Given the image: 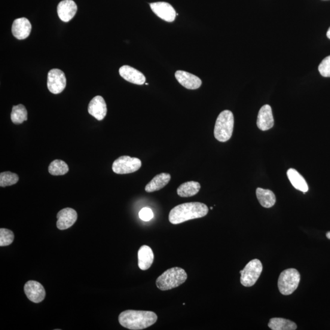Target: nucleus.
<instances>
[{
  "mask_svg": "<svg viewBox=\"0 0 330 330\" xmlns=\"http://www.w3.org/2000/svg\"><path fill=\"white\" fill-rule=\"evenodd\" d=\"M142 161L136 157L122 156L113 162V172L118 174H130L136 172L142 167Z\"/></svg>",
  "mask_w": 330,
  "mask_h": 330,
  "instance_id": "obj_7",
  "label": "nucleus"
},
{
  "mask_svg": "<svg viewBox=\"0 0 330 330\" xmlns=\"http://www.w3.org/2000/svg\"><path fill=\"white\" fill-rule=\"evenodd\" d=\"M88 112L98 121H102L105 118L107 113L106 104L102 96H97L90 101Z\"/></svg>",
  "mask_w": 330,
  "mask_h": 330,
  "instance_id": "obj_12",
  "label": "nucleus"
},
{
  "mask_svg": "<svg viewBox=\"0 0 330 330\" xmlns=\"http://www.w3.org/2000/svg\"><path fill=\"white\" fill-rule=\"evenodd\" d=\"M319 71L324 77L330 76V56L327 57L320 64Z\"/></svg>",
  "mask_w": 330,
  "mask_h": 330,
  "instance_id": "obj_28",
  "label": "nucleus"
},
{
  "mask_svg": "<svg viewBox=\"0 0 330 330\" xmlns=\"http://www.w3.org/2000/svg\"><path fill=\"white\" fill-rule=\"evenodd\" d=\"M139 267L142 270H147L151 267L154 262V255L152 250L148 246L143 245L140 247L139 253Z\"/></svg>",
  "mask_w": 330,
  "mask_h": 330,
  "instance_id": "obj_18",
  "label": "nucleus"
},
{
  "mask_svg": "<svg viewBox=\"0 0 330 330\" xmlns=\"http://www.w3.org/2000/svg\"><path fill=\"white\" fill-rule=\"evenodd\" d=\"M32 29V24L26 18H17L12 23V35L18 39L23 40L30 36Z\"/></svg>",
  "mask_w": 330,
  "mask_h": 330,
  "instance_id": "obj_15",
  "label": "nucleus"
},
{
  "mask_svg": "<svg viewBox=\"0 0 330 330\" xmlns=\"http://www.w3.org/2000/svg\"><path fill=\"white\" fill-rule=\"evenodd\" d=\"M24 291L30 301L39 304L45 297V290L41 283L36 281H29L24 284Z\"/></svg>",
  "mask_w": 330,
  "mask_h": 330,
  "instance_id": "obj_9",
  "label": "nucleus"
},
{
  "mask_svg": "<svg viewBox=\"0 0 330 330\" xmlns=\"http://www.w3.org/2000/svg\"><path fill=\"white\" fill-rule=\"evenodd\" d=\"M300 274L295 268L284 270L278 278V286L281 293L284 295L292 294L297 289Z\"/></svg>",
  "mask_w": 330,
  "mask_h": 330,
  "instance_id": "obj_5",
  "label": "nucleus"
},
{
  "mask_svg": "<svg viewBox=\"0 0 330 330\" xmlns=\"http://www.w3.org/2000/svg\"><path fill=\"white\" fill-rule=\"evenodd\" d=\"M210 209H211V210L213 209V207H210Z\"/></svg>",
  "mask_w": 330,
  "mask_h": 330,
  "instance_id": "obj_32",
  "label": "nucleus"
},
{
  "mask_svg": "<svg viewBox=\"0 0 330 330\" xmlns=\"http://www.w3.org/2000/svg\"><path fill=\"white\" fill-rule=\"evenodd\" d=\"M208 212L209 208L206 205L198 202L179 204L170 211L169 221L173 225H178L188 220L202 218Z\"/></svg>",
  "mask_w": 330,
  "mask_h": 330,
  "instance_id": "obj_1",
  "label": "nucleus"
},
{
  "mask_svg": "<svg viewBox=\"0 0 330 330\" xmlns=\"http://www.w3.org/2000/svg\"><path fill=\"white\" fill-rule=\"evenodd\" d=\"M69 169L66 162L54 160L49 165L48 171L53 176H63L68 173Z\"/></svg>",
  "mask_w": 330,
  "mask_h": 330,
  "instance_id": "obj_25",
  "label": "nucleus"
},
{
  "mask_svg": "<svg viewBox=\"0 0 330 330\" xmlns=\"http://www.w3.org/2000/svg\"><path fill=\"white\" fill-rule=\"evenodd\" d=\"M57 218V228L60 230H65L74 225L77 219V213L71 208H65L58 213Z\"/></svg>",
  "mask_w": 330,
  "mask_h": 330,
  "instance_id": "obj_11",
  "label": "nucleus"
},
{
  "mask_svg": "<svg viewBox=\"0 0 330 330\" xmlns=\"http://www.w3.org/2000/svg\"><path fill=\"white\" fill-rule=\"evenodd\" d=\"M274 125V119L271 106L265 105L260 109L258 119H257V126L260 130L266 131L270 129Z\"/></svg>",
  "mask_w": 330,
  "mask_h": 330,
  "instance_id": "obj_13",
  "label": "nucleus"
},
{
  "mask_svg": "<svg viewBox=\"0 0 330 330\" xmlns=\"http://www.w3.org/2000/svg\"><path fill=\"white\" fill-rule=\"evenodd\" d=\"M257 198L262 207L270 208L276 203V197L270 189L258 188L256 189Z\"/></svg>",
  "mask_w": 330,
  "mask_h": 330,
  "instance_id": "obj_22",
  "label": "nucleus"
},
{
  "mask_svg": "<svg viewBox=\"0 0 330 330\" xmlns=\"http://www.w3.org/2000/svg\"><path fill=\"white\" fill-rule=\"evenodd\" d=\"M119 72L122 78L131 84L142 85L146 82V77L143 73L132 67L127 65L122 66Z\"/></svg>",
  "mask_w": 330,
  "mask_h": 330,
  "instance_id": "obj_17",
  "label": "nucleus"
},
{
  "mask_svg": "<svg viewBox=\"0 0 330 330\" xmlns=\"http://www.w3.org/2000/svg\"><path fill=\"white\" fill-rule=\"evenodd\" d=\"M262 264L259 259H253L240 271V283L244 287L255 285L262 271Z\"/></svg>",
  "mask_w": 330,
  "mask_h": 330,
  "instance_id": "obj_6",
  "label": "nucleus"
},
{
  "mask_svg": "<svg viewBox=\"0 0 330 330\" xmlns=\"http://www.w3.org/2000/svg\"><path fill=\"white\" fill-rule=\"evenodd\" d=\"M139 216L140 219H142L143 221L148 222L154 217V213H153L151 209L145 207L140 210Z\"/></svg>",
  "mask_w": 330,
  "mask_h": 330,
  "instance_id": "obj_29",
  "label": "nucleus"
},
{
  "mask_svg": "<svg viewBox=\"0 0 330 330\" xmlns=\"http://www.w3.org/2000/svg\"><path fill=\"white\" fill-rule=\"evenodd\" d=\"M158 317L154 312L127 310L119 314V322L124 328L141 330L148 328L157 322Z\"/></svg>",
  "mask_w": 330,
  "mask_h": 330,
  "instance_id": "obj_2",
  "label": "nucleus"
},
{
  "mask_svg": "<svg viewBox=\"0 0 330 330\" xmlns=\"http://www.w3.org/2000/svg\"><path fill=\"white\" fill-rule=\"evenodd\" d=\"M170 180L171 175L170 174L164 173L159 174L147 184L145 190L148 193L160 190L170 182Z\"/></svg>",
  "mask_w": 330,
  "mask_h": 330,
  "instance_id": "obj_19",
  "label": "nucleus"
},
{
  "mask_svg": "<svg viewBox=\"0 0 330 330\" xmlns=\"http://www.w3.org/2000/svg\"><path fill=\"white\" fill-rule=\"evenodd\" d=\"M326 36L328 37V38L330 39V27L328 30V32L326 33Z\"/></svg>",
  "mask_w": 330,
  "mask_h": 330,
  "instance_id": "obj_30",
  "label": "nucleus"
},
{
  "mask_svg": "<svg viewBox=\"0 0 330 330\" xmlns=\"http://www.w3.org/2000/svg\"><path fill=\"white\" fill-rule=\"evenodd\" d=\"M268 326L272 330H295L297 328L295 322L283 318H272Z\"/></svg>",
  "mask_w": 330,
  "mask_h": 330,
  "instance_id": "obj_23",
  "label": "nucleus"
},
{
  "mask_svg": "<svg viewBox=\"0 0 330 330\" xmlns=\"http://www.w3.org/2000/svg\"><path fill=\"white\" fill-rule=\"evenodd\" d=\"M66 87V78L62 70L53 69L49 71L47 87L51 93L58 94L64 91Z\"/></svg>",
  "mask_w": 330,
  "mask_h": 330,
  "instance_id": "obj_8",
  "label": "nucleus"
},
{
  "mask_svg": "<svg viewBox=\"0 0 330 330\" xmlns=\"http://www.w3.org/2000/svg\"><path fill=\"white\" fill-rule=\"evenodd\" d=\"M201 189L200 183L195 181L186 182L180 185L177 189L180 197L188 198L197 195Z\"/></svg>",
  "mask_w": 330,
  "mask_h": 330,
  "instance_id": "obj_21",
  "label": "nucleus"
},
{
  "mask_svg": "<svg viewBox=\"0 0 330 330\" xmlns=\"http://www.w3.org/2000/svg\"><path fill=\"white\" fill-rule=\"evenodd\" d=\"M19 180L17 174L9 172H3L0 174V186L2 187L11 186L17 183Z\"/></svg>",
  "mask_w": 330,
  "mask_h": 330,
  "instance_id": "obj_26",
  "label": "nucleus"
},
{
  "mask_svg": "<svg viewBox=\"0 0 330 330\" xmlns=\"http://www.w3.org/2000/svg\"><path fill=\"white\" fill-rule=\"evenodd\" d=\"M175 77L180 85L188 90H197L202 85L201 79L197 76L183 70H177Z\"/></svg>",
  "mask_w": 330,
  "mask_h": 330,
  "instance_id": "obj_14",
  "label": "nucleus"
},
{
  "mask_svg": "<svg viewBox=\"0 0 330 330\" xmlns=\"http://www.w3.org/2000/svg\"><path fill=\"white\" fill-rule=\"evenodd\" d=\"M234 118L233 113L229 110H224L216 119L214 136L220 142L230 140L233 133Z\"/></svg>",
  "mask_w": 330,
  "mask_h": 330,
  "instance_id": "obj_4",
  "label": "nucleus"
},
{
  "mask_svg": "<svg viewBox=\"0 0 330 330\" xmlns=\"http://www.w3.org/2000/svg\"><path fill=\"white\" fill-rule=\"evenodd\" d=\"M14 235L12 231L8 229H0V246H8L13 242Z\"/></svg>",
  "mask_w": 330,
  "mask_h": 330,
  "instance_id": "obj_27",
  "label": "nucleus"
},
{
  "mask_svg": "<svg viewBox=\"0 0 330 330\" xmlns=\"http://www.w3.org/2000/svg\"><path fill=\"white\" fill-rule=\"evenodd\" d=\"M326 236L327 238H328V239H330V231L327 232V233L326 234Z\"/></svg>",
  "mask_w": 330,
  "mask_h": 330,
  "instance_id": "obj_31",
  "label": "nucleus"
},
{
  "mask_svg": "<svg viewBox=\"0 0 330 330\" xmlns=\"http://www.w3.org/2000/svg\"><path fill=\"white\" fill-rule=\"evenodd\" d=\"M187 274L183 268L173 267L168 269L156 280V285L163 291L176 288L184 283Z\"/></svg>",
  "mask_w": 330,
  "mask_h": 330,
  "instance_id": "obj_3",
  "label": "nucleus"
},
{
  "mask_svg": "<svg viewBox=\"0 0 330 330\" xmlns=\"http://www.w3.org/2000/svg\"><path fill=\"white\" fill-rule=\"evenodd\" d=\"M11 118L15 124H22L24 121H27L28 112L25 106L21 104L14 106L12 109Z\"/></svg>",
  "mask_w": 330,
  "mask_h": 330,
  "instance_id": "obj_24",
  "label": "nucleus"
},
{
  "mask_svg": "<svg viewBox=\"0 0 330 330\" xmlns=\"http://www.w3.org/2000/svg\"><path fill=\"white\" fill-rule=\"evenodd\" d=\"M287 177L293 187L304 193L307 192L309 189L308 183L304 177L297 171L293 168H290L287 172Z\"/></svg>",
  "mask_w": 330,
  "mask_h": 330,
  "instance_id": "obj_20",
  "label": "nucleus"
},
{
  "mask_svg": "<svg viewBox=\"0 0 330 330\" xmlns=\"http://www.w3.org/2000/svg\"><path fill=\"white\" fill-rule=\"evenodd\" d=\"M77 11V6L73 0H63L58 6L57 12L60 19L64 22L71 20Z\"/></svg>",
  "mask_w": 330,
  "mask_h": 330,
  "instance_id": "obj_16",
  "label": "nucleus"
},
{
  "mask_svg": "<svg viewBox=\"0 0 330 330\" xmlns=\"http://www.w3.org/2000/svg\"><path fill=\"white\" fill-rule=\"evenodd\" d=\"M151 9L158 17L168 22H172L176 19L175 9L167 2H156L150 4Z\"/></svg>",
  "mask_w": 330,
  "mask_h": 330,
  "instance_id": "obj_10",
  "label": "nucleus"
}]
</instances>
